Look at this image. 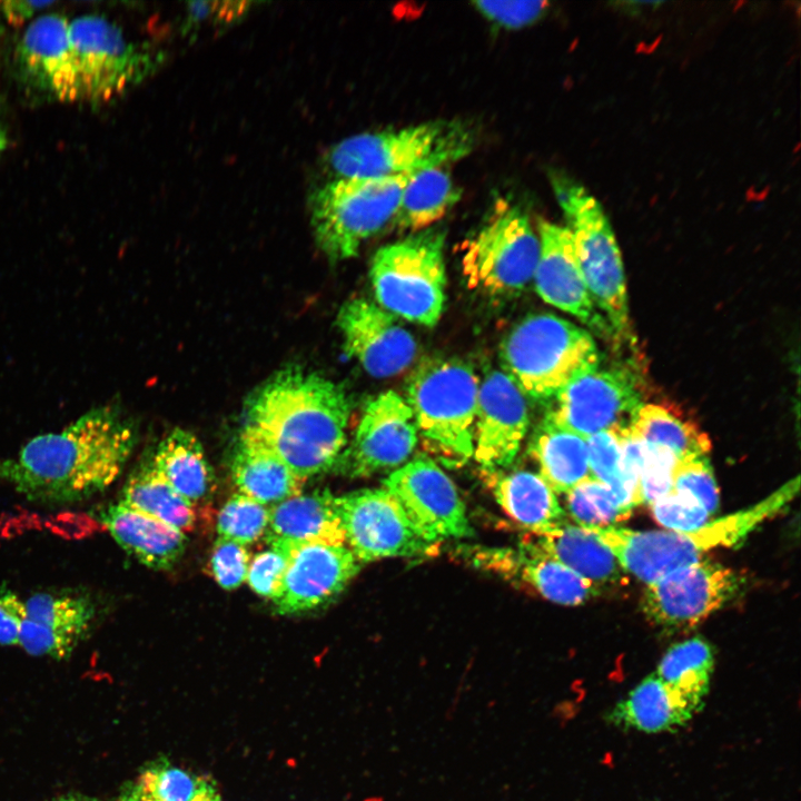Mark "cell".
<instances>
[{
    "mask_svg": "<svg viewBox=\"0 0 801 801\" xmlns=\"http://www.w3.org/2000/svg\"><path fill=\"white\" fill-rule=\"evenodd\" d=\"M136 443L132 423L113 405L95 407L58 433L38 435L0 458V479L27 500L69 504L109 487Z\"/></svg>",
    "mask_w": 801,
    "mask_h": 801,
    "instance_id": "obj_1",
    "label": "cell"
},
{
    "mask_svg": "<svg viewBox=\"0 0 801 801\" xmlns=\"http://www.w3.org/2000/svg\"><path fill=\"white\" fill-rule=\"evenodd\" d=\"M349 414L343 386L291 366L250 394L244 429L306 481L335 466L346 446Z\"/></svg>",
    "mask_w": 801,
    "mask_h": 801,
    "instance_id": "obj_2",
    "label": "cell"
},
{
    "mask_svg": "<svg viewBox=\"0 0 801 801\" xmlns=\"http://www.w3.org/2000/svg\"><path fill=\"white\" fill-rule=\"evenodd\" d=\"M800 488L797 475L754 505L708 522L689 532L636 531L619 526L586 528L624 570L645 584L704 558L716 547L742 542L763 522L785 508Z\"/></svg>",
    "mask_w": 801,
    "mask_h": 801,
    "instance_id": "obj_3",
    "label": "cell"
},
{
    "mask_svg": "<svg viewBox=\"0 0 801 801\" xmlns=\"http://www.w3.org/2000/svg\"><path fill=\"white\" fill-rule=\"evenodd\" d=\"M474 144L463 121L432 120L348 137L330 149L327 162L336 178L396 177L444 168L466 157Z\"/></svg>",
    "mask_w": 801,
    "mask_h": 801,
    "instance_id": "obj_4",
    "label": "cell"
},
{
    "mask_svg": "<svg viewBox=\"0 0 801 801\" xmlns=\"http://www.w3.org/2000/svg\"><path fill=\"white\" fill-rule=\"evenodd\" d=\"M478 389L473 367L456 358L425 359L407 380L404 398L417 434L451 466L473 457Z\"/></svg>",
    "mask_w": 801,
    "mask_h": 801,
    "instance_id": "obj_5",
    "label": "cell"
},
{
    "mask_svg": "<svg viewBox=\"0 0 801 801\" xmlns=\"http://www.w3.org/2000/svg\"><path fill=\"white\" fill-rule=\"evenodd\" d=\"M600 357L592 335L557 315L532 314L501 346L503 370L525 397L547 400L585 365Z\"/></svg>",
    "mask_w": 801,
    "mask_h": 801,
    "instance_id": "obj_6",
    "label": "cell"
},
{
    "mask_svg": "<svg viewBox=\"0 0 801 801\" xmlns=\"http://www.w3.org/2000/svg\"><path fill=\"white\" fill-rule=\"evenodd\" d=\"M369 276L382 308L408 322L435 326L445 304L444 233L429 227L380 247Z\"/></svg>",
    "mask_w": 801,
    "mask_h": 801,
    "instance_id": "obj_7",
    "label": "cell"
},
{
    "mask_svg": "<svg viewBox=\"0 0 801 801\" xmlns=\"http://www.w3.org/2000/svg\"><path fill=\"white\" fill-rule=\"evenodd\" d=\"M551 181L574 239L576 257L591 297L612 333L630 338L623 264L601 205L575 180L553 172Z\"/></svg>",
    "mask_w": 801,
    "mask_h": 801,
    "instance_id": "obj_8",
    "label": "cell"
},
{
    "mask_svg": "<svg viewBox=\"0 0 801 801\" xmlns=\"http://www.w3.org/2000/svg\"><path fill=\"white\" fill-rule=\"evenodd\" d=\"M412 175L383 178H335L310 197L312 226L330 260L357 255L362 244L394 220Z\"/></svg>",
    "mask_w": 801,
    "mask_h": 801,
    "instance_id": "obj_9",
    "label": "cell"
},
{
    "mask_svg": "<svg viewBox=\"0 0 801 801\" xmlns=\"http://www.w3.org/2000/svg\"><path fill=\"white\" fill-rule=\"evenodd\" d=\"M554 398L545 417L583 439L629 427L643 404L631 365L606 363L601 356L582 367Z\"/></svg>",
    "mask_w": 801,
    "mask_h": 801,
    "instance_id": "obj_10",
    "label": "cell"
},
{
    "mask_svg": "<svg viewBox=\"0 0 801 801\" xmlns=\"http://www.w3.org/2000/svg\"><path fill=\"white\" fill-rule=\"evenodd\" d=\"M540 239L525 211L497 202L479 230L466 243L462 266L473 288L490 294H514L532 280Z\"/></svg>",
    "mask_w": 801,
    "mask_h": 801,
    "instance_id": "obj_11",
    "label": "cell"
},
{
    "mask_svg": "<svg viewBox=\"0 0 801 801\" xmlns=\"http://www.w3.org/2000/svg\"><path fill=\"white\" fill-rule=\"evenodd\" d=\"M81 100L103 102L147 77L159 62L152 50L129 41L120 27L99 13L69 20Z\"/></svg>",
    "mask_w": 801,
    "mask_h": 801,
    "instance_id": "obj_12",
    "label": "cell"
},
{
    "mask_svg": "<svg viewBox=\"0 0 801 801\" xmlns=\"http://www.w3.org/2000/svg\"><path fill=\"white\" fill-rule=\"evenodd\" d=\"M741 587L731 568L703 558L645 584L641 607L655 626L673 632L696 626Z\"/></svg>",
    "mask_w": 801,
    "mask_h": 801,
    "instance_id": "obj_13",
    "label": "cell"
},
{
    "mask_svg": "<svg viewBox=\"0 0 801 801\" xmlns=\"http://www.w3.org/2000/svg\"><path fill=\"white\" fill-rule=\"evenodd\" d=\"M345 543L357 561L428 556L436 544L421 537L385 490H360L336 497Z\"/></svg>",
    "mask_w": 801,
    "mask_h": 801,
    "instance_id": "obj_14",
    "label": "cell"
},
{
    "mask_svg": "<svg viewBox=\"0 0 801 801\" xmlns=\"http://www.w3.org/2000/svg\"><path fill=\"white\" fill-rule=\"evenodd\" d=\"M383 484L425 541L437 544L472 535L455 484L433 459L416 457L390 473Z\"/></svg>",
    "mask_w": 801,
    "mask_h": 801,
    "instance_id": "obj_15",
    "label": "cell"
},
{
    "mask_svg": "<svg viewBox=\"0 0 801 801\" xmlns=\"http://www.w3.org/2000/svg\"><path fill=\"white\" fill-rule=\"evenodd\" d=\"M412 409L394 390L372 399L352 443L342 452L335 469L348 477H364L402 465L417 444Z\"/></svg>",
    "mask_w": 801,
    "mask_h": 801,
    "instance_id": "obj_16",
    "label": "cell"
},
{
    "mask_svg": "<svg viewBox=\"0 0 801 801\" xmlns=\"http://www.w3.org/2000/svg\"><path fill=\"white\" fill-rule=\"evenodd\" d=\"M69 20L60 12L38 16L22 31L14 49L19 81L43 98L81 100Z\"/></svg>",
    "mask_w": 801,
    "mask_h": 801,
    "instance_id": "obj_17",
    "label": "cell"
},
{
    "mask_svg": "<svg viewBox=\"0 0 801 801\" xmlns=\"http://www.w3.org/2000/svg\"><path fill=\"white\" fill-rule=\"evenodd\" d=\"M287 567L278 596L273 601L279 614H297L320 607L342 593L359 571L345 545L274 541Z\"/></svg>",
    "mask_w": 801,
    "mask_h": 801,
    "instance_id": "obj_18",
    "label": "cell"
},
{
    "mask_svg": "<svg viewBox=\"0 0 801 801\" xmlns=\"http://www.w3.org/2000/svg\"><path fill=\"white\" fill-rule=\"evenodd\" d=\"M337 325L344 349L372 376L385 378L407 369L417 344L397 317L366 298H353L339 309Z\"/></svg>",
    "mask_w": 801,
    "mask_h": 801,
    "instance_id": "obj_19",
    "label": "cell"
},
{
    "mask_svg": "<svg viewBox=\"0 0 801 801\" xmlns=\"http://www.w3.org/2000/svg\"><path fill=\"white\" fill-rule=\"evenodd\" d=\"M528 426L525 395L504 370L488 372L479 383L473 434V457L483 471L511 465Z\"/></svg>",
    "mask_w": 801,
    "mask_h": 801,
    "instance_id": "obj_20",
    "label": "cell"
},
{
    "mask_svg": "<svg viewBox=\"0 0 801 801\" xmlns=\"http://www.w3.org/2000/svg\"><path fill=\"white\" fill-rule=\"evenodd\" d=\"M537 231L540 254L533 278L540 297L576 317L599 335H611L610 325L597 312L589 291L571 230L541 219Z\"/></svg>",
    "mask_w": 801,
    "mask_h": 801,
    "instance_id": "obj_21",
    "label": "cell"
},
{
    "mask_svg": "<svg viewBox=\"0 0 801 801\" xmlns=\"http://www.w3.org/2000/svg\"><path fill=\"white\" fill-rule=\"evenodd\" d=\"M24 602L18 644L33 656L66 659L87 635L96 615L85 596L37 593Z\"/></svg>",
    "mask_w": 801,
    "mask_h": 801,
    "instance_id": "obj_22",
    "label": "cell"
},
{
    "mask_svg": "<svg viewBox=\"0 0 801 801\" xmlns=\"http://www.w3.org/2000/svg\"><path fill=\"white\" fill-rule=\"evenodd\" d=\"M99 518L116 542L147 567L169 570L185 553L182 532L120 501L103 508Z\"/></svg>",
    "mask_w": 801,
    "mask_h": 801,
    "instance_id": "obj_23",
    "label": "cell"
},
{
    "mask_svg": "<svg viewBox=\"0 0 801 801\" xmlns=\"http://www.w3.org/2000/svg\"><path fill=\"white\" fill-rule=\"evenodd\" d=\"M265 536L268 543L291 541L344 545L345 532L336 496L323 490L299 494L274 505Z\"/></svg>",
    "mask_w": 801,
    "mask_h": 801,
    "instance_id": "obj_24",
    "label": "cell"
},
{
    "mask_svg": "<svg viewBox=\"0 0 801 801\" xmlns=\"http://www.w3.org/2000/svg\"><path fill=\"white\" fill-rule=\"evenodd\" d=\"M231 474L241 494L265 506H274L301 494L305 483L263 442L244 428L234 449Z\"/></svg>",
    "mask_w": 801,
    "mask_h": 801,
    "instance_id": "obj_25",
    "label": "cell"
},
{
    "mask_svg": "<svg viewBox=\"0 0 801 801\" xmlns=\"http://www.w3.org/2000/svg\"><path fill=\"white\" fill-rule=\"evenodd\" d=\"M483 472L487 474L485 479L498 505L532 534L545 533L566 523L556 494L538 474L528 471Z\"/></svg>",
    "mask_w": 801,
    "mask_h": 801,
    "instance_id": "obj_26",
    "label": "cell"
},
{
    "mask_svg": "<svg viewBox=\"0 0 801 801\" xmlns=\"http://www.w3.org/2000/svg\"><path fill=\"white\" fill-rule=\"evenodd\" d=\"M530 538L599 590L622 582L624 570L616 557L586 528L564 523Z\"/></svg>",
    "mask_w": 801,
    "mask_h": 801,
    "instance_id": "obj_27",
    "label": "cell"
},
{
    "mask_svg": "<svg viewBox=\"0 0 801 801\" xmlns=\"http://www.w3.org/2000/svg\"><path fill=\"white\" fill-rule=\"evenodd\" d=\"M528 452L538 475L555 494H566L592 477L586 442L545 417L535 429Z\"/></svg>",
    "mask_w": 801,
    "mask_h": 801,
    "instance_id": "obj_28",
    "label": "cell"
},
{
    "mask_svg": "<svg viewBox=\"0 0 801 801\" xmlns=\"http://www.w3.org/2000/svg\"><path fill=\"white\" fill-rule=\"evenodd\" d=\"M151 461L171 487L195 506L208 501L216 490L214 471L202 446L188 431L172 429Z\"/></svg>",
    "mask_w": 801,
    "mask_h": 801,
    "instance_id": "obj_29",
    "label": "cell"
},
{
    "mask_svg": "<svg viewBox=\"0 0 801 801\" xmlns=\"http://www.w3.org/2000/svg\"><path fill=\"white\" fill-rule=\"evenodd\" d=\"M629 429L639 441L669 449L678 461L706 456L711 451L709 436L669 404H642Z\"/></svg>",
    "mask_w": 801,
    "mask_h": 801,
    "instance_id": "obj_30",
    "label": "cell"
},
{
    "mask_svg": "<svg viewBox=\"0 0 801 801\" xmlns=\"http://www.w3.org/2000/svg\"><path fill=\"white\" fill-rule=\"evenodd\" d=\"M521 578L551 602L578 605L600 593V590L563 563L546 554L531 538H525L521 550L513 552L511 573Z\"/></svg>",
    "mask_w": 801,
    "mask_h": 801,
    "instance_id": "obj_31",
    "label": "cell"
},
{
    "mask_svg": "<svg viewBox=\"0 0 801 801\" xmlns=\"http://www.w3.org/2000/svg\"><path fill=\"white\" fill-rule=\"evenodd\" d=\"M444 168H431L413 174L407 180L393 222L398 228L421 231L438 221L461 199Z\"/></svg>",
    "mask_w": 801,
    "mask_h": 801,
    "instance_id": "obj_32",
    "label": "cell"
},
{
    "mask_svg": "<svg viewBox=\"0 0 801 801\" xmlns=\"http://www.w3.org/2000/svg\"><path fill=\"white\" fill-rule=\"evenodd\" d=\"M120 502L182 533L196 527L195 505L171 487L151 459L141 464L128 477Z\"/></svg>",
    "mask_w": 801,
    "mask_h": 801,
    "instance_id": "obj_33",
    "label": "cell"
},
{
    "mask_svg": "<svg viewBox=\"0 0 801 801\" xmlns=\"http://www.w3.org/2000/svg\"><path fill=\"white\" fill-rule=\"evenodd\" d=\"M714 652L704 639L673 644L653 673L683 698L703 709L714 670Z\"/></svg>",
    "mask_w": 801,
    "mask_h": 801,
    "instance_id": "obj_34",
    "label": "cell"
},
{
    "mask_svg": "<svg viewBox=\"0 0 801 801\" xmlns=\"http://www.w3.org/2000/svg\"><path fill=\"white\" fill-rule=\"evenodd\" d=\"M564 495L570 516L583 528L614 526L632 513L606 485L593 477Z\"/></svg>",
    "mask_w": 801,
    "mask_h": 801,
    "instance_id": "obj_35",
    "label": "cell"
},
{
    "mask_svg": "<svg viewBox=\"0 0 801 801\" xmlns=\"http://www.w3.org/2000/svg\"><path fill=\"white\" fill-rule=\"evenodd\" d=\"M136 782L149 801H196L212 783L167 760L152 763Z\"/></svg>",
    "mask_w": 801,
    "mask_h": 801,
    "instance_id": "obj_36",
    "label": "cell"
},
{
    "mask_svg": "<svg viewBox=\"0 0 801 801\" xmlns=\"http://www.w3.org/2000/svg\"><path fill=\"white\" fill-rule=\"evenodd\" d=\"M585 442L592 477L606 485L621 504L632 511L635 507L634 487L623 469L616 432H601Z\"/></svg>",
    "mask_w": 801,
    "mask_h": 801,
    "instance_id": "obj_37",
    "label": "cell"
},
{
    "mask_svg": "<svg viewBox=\"0 0 801 801\" xmlns=\"http://www.w3.org/2000/svg\"><path fill=\"white\" fill-rule=\"evenodd\" d=\"M270 508L253 498L237 493L222 506L217 517L219 537L241 545L256 542L265 535Z\"/></svg>",
    "mask_w": 801,
    "mask_h": 801,
    "instance_id": "obj_38",
    "label": "cell"
},
{
    "mask_svg": "<svg viewBox=\"0 0 801 801\" xmlns=\"http://www.w3.org/2000/svg\"><path fill=\"white\" fill-rule=\"evenodd\" d=\"M672 491L694 500L710 515L719 507V488L706 456L678 461Z\"/></svg>",
    "mask_w": 801,
    "mask_h": 801,
    "instance_id": "obj_39",
    "label": "cell"
},
{
    "mask_svg": "<svg viewBox=\"0 0 801 801\" xmlns=\"http://www.w3.org/2000/svg\"><path fill=\"white\" fill-rule=\"evenodd\" d=\"M643 443V442H642ZM678 458L666 448L643 443V458L636 482L634 505L651 504L672 490Z\"/></svg>",
    "mask_w": 801,
    "mask_h": 801,
    "instance_id": "obj_40",
    "label": "cell"
},
{
    "mask_svg": "<svg viewBox=\"0 0 801 801\" xmlns=\"http://www.w3.org/2000/svg\"><path fill=\"white\" fill-rule=\"evenodd\" d=\"M654 520L673 532H689L706 524L711 515L694 500L669 491L650 505Z\"/></svg>",
    "mask_w": 801,
    "mask_h": 801,
    "instance_id": "obj_41",
    "label": "cell"
},
{
    "mask_svg": "<svg viewBox=\"0 0 801 801\" xmlns=\"http://www.w3.org/2000/svg\"><path fill=\"white\" fill-rule=\"evenodd\" d=\"M250 556L245 547L230 540L218 537L214 545L210 566L216 582L225 590H235L247 577Z\"/></svg>",
    "mask_w": 801,
    "mask_h": 801,
    "instance_id": "obj_42",
    "label": "cell"
},
{
    "mask_svg": "<svg viewBox=\"0 0 801 801\" xmlns=\"http://www.w3.org/2000/svg\"><path fill=\"white\" fill-rule=\"evenodd\" d=\"M476 10L504 29H520L536 22L547 10L546 1H475Z\"/></svg>",
    "mask_w": 801,
    "mask_h": 801,
    "instance_id": "obj_43",
    "label": "cell"
},
{
    "mask_svg": "<svg viewBox=\"0 0 801 801\" xmlns=\"http://www.w3.org/2000/svg\"><path fill=\"white\" fill-rule=\"evenodd\" d=\"M286 567V556L270 547L254 556L246 580L255 593L274 601L280 592Z\"/></svg>",
    "mask_w": 801,
    "mask_h": 801,
    "instance_id": "obj_44",
    "label": "cell"
},
{
    "mask_svg": "<svg viewBox=\"0 0 801 801\" xmlns=\"http://www.w3.org/2000/svg\"><path fill=\"white\" fill-rule=\"evenodd\" d=\"M24 616V602L9 589L0 587L1 645L18 644V634Z\"/></svg>",
    "mask_w": 801,
    "mask_h": 801,
    "instance_id": "obj_45",
    "label": "cell"
},
{
    "mask_svg": "<svg viewBox=\"0 0 801 801\" xmlns=\"http://www.w3.org/2000/svg\"><path fill=\"white\" fill-rule=\"evenodd\" d=\"M52 1L7 0L0 1V23L19 26L38 10L51 6Z\"/></svg>",
    "mask_w": 801,
    "mask_h": 801,
    "instance_id": "obj_46",
    "label": "cell"
},
{
    "mask_svg": "<svg viewBox=\"0 0 801 801\" xmlns=\"http://www.w3.org/2000/svg\"><path fill=\"white\" fill-rule=\"evenodd\" d=\"M116 801H149L137 782L128 785Z\"/></svg>",
    "mask_w": 801,
    "mask_h": 801,
    "instance_id": "obj_47",
    "label": "cell"
},
{
    "mask_svg": "<svg viewBox=\"0 0 801 801\" xmlns=\"http://www.w3.org/2000/svg\"><path fill=\"white\" fill-rule=\"evenodd\" d=\"M9 146V132H8V126L4 118V112L0 99V155L8 148Z\"/></svg>",
    "mask_w": 801,
    "mask_h": 801,
    "instance_id": "obj_48",
    "label": "cell"
},
{
    "mask_svg": "<svg viewBox=\"0 0 801 801\" xmlns=\"http://www.w3.org/2000/svg\"><path fill=\"white\" fill-rule=\"evenodd\" d=\"M196 801H222L220 793L212 782Z\"/></svg>",
    "mask_w": 801,
    "mask_h": 801,
    "instance_id": "obj_49",
    "label": "cell"
},
{
    "mask_svg": "<svg viewBox=\"0 0 801 801\" xmlns=\"http://www.w3.org/2000/svg\"><path fill=\"white\" fill-rule=\"evenodd\" d=\"M49 801H99V800L87 797V795H81V794H66V795H60V797L55 798Z\"/></svg>",
    "mask_w": 801,
    "mask_h": 801,
    "instance_id": "obj_50",
    "label": "cell"
}]
</instances>
